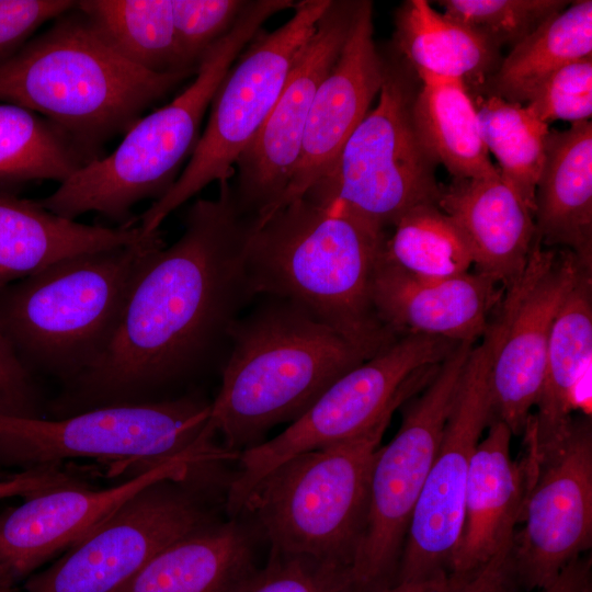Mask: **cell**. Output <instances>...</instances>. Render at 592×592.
<instances>
[{
  "label": "cell",
  "instance_id": "cell-31",
  "mask_svg": "<svg viewBox=\"0 0 592 592\" xmlns=\"http://www.w3.org/2000/svg\"><path fill=\"white\" fill-rule=\"evenodd\" d=\"M78 9L130 64L151 73L195 75L181 62L172 0H81Z\"/></svg>",
  "mask_w": 592,
  "mask_h": 592
},
{
  "label": "cell",
  "instance_id": "cell-20",
  "mask_svg": "<svg viewBox=\"0 0 592 592\" xmlns=\"http://www.w3.org/2000/svg\"><path fill=\"white\" fill-rule=\"evenodd\" d=\"M503 293L496 281L477 272L421 278L391 264L383 253L371 284L375 315L395 334H422L456 343L483 335Z\"/></svg>",
  "mask_w": 592,
  "mask_h": 592
},
{
  "label": "cell",
  "instance_id": "cell-4",
  "mask_svg": "<svg viewBox=\"0 0 592 592\" xmlns=\"http://www.w3.org/2000/svg\"><path fill=\"white\" fill-rule=\"evenodd\" d=\"M189 73H151L124 59L77 5L0 66V102L58 126L92 160Z\"/></svg>",
  "mask_w": 592,
  "mask_h": 592
},
{
  "label": "cell",
  "instance_id": "cell-6",
  "mask_svg": "<svg viewBox=\"0 0 592 592\" xmlns=\"http://www.w3.org/2000/svg\"><path fill=\"white\" fill-rule=\"evenodd\" d=\"M283 9L280 0H248L232 29L205 54L194 80L179 95L140 117L110 155L86 164L36 202L71 220L96 212L119 227L136 224L134 205L157 201L170 190L198 140L223 79L264 22Z\"/></svg>",
  "mask_w": 592,
  "mask_h": 592
},
{
  "label": "cell",
  "instance_id": "cell-40",
  "mask_svg": "<svg viewBox=\"0 0 592 592\" xmlns=\"http://www.w3.org/2000/svg\"><path fill=\"white\" fill-rule=\"evenodd\" d=\"M521 591L511 540L474 573L462 592Z\"/></svg>",
  "mask_w": 592,
  "mask_h": 592
},
{
  "label": "cell",
  "instance_id": "cell-21",
  "mask_svg": "<svg viewBox=\"0 0 592 592\" xmlns=\"http://www.w3.org/2000/svg\"><path fill=\"white\" fill-rule=\"evenodd\" d=\"M512 433L493 419L471 459L464 502V523L451 571L476 572L512 540L527 490L525 462L511 455Z\"/></svg>",
  "mask_w": 592,
  "mask_h": 592
},
{
  "label": "cell",
  "instance_id": "cell-7",
  "mask_svg": "<svg viewBox=\"0 0 592 592\" xmlns=\"http://www.w3.org/2000/svg\"><path fill=\"white\" fill-rule=\"evenodd\" d=\"M396 409L357 435L288 458L254 486L241 512L253 515L271 550L353 568L374 460Z\"/></svg>",
  "mask_w": 592,
  "mask_h": 592
},
{
  "label": "cell",
  "instance_id": "cell-28",
  "mask_svg": "<svg viewBox=\"0 0 592 592\" xmlns=\"http://www.w3.org/2000/svg\"><path fill=\"white\" fill-rule=\"evenodd\" d=\"M395 43L417 72L480 84L499 67V48L425 0L405 1L395 16Z\"/></svg>",
  "mask_w": 592,
  "mask_h": 592
},
{
  "label": "cell",
  "instance_id": "cell-34",
  "mask_svg": "<svg viewBox=\"0 0 592 592\" xmlns=\"http://www.w3.org/2000/svg\"><path fill=\"white\" fill-rule=\"evenodd\" d=\"M444 14L467 25L496 47L514 46L550 16L562 11L563 0H441Z\"/></svg>",
  "mask_w": 592,
  "mask_h": 592
},
{
  "label": "cell",
  "instance_id": "cell-8",
  "mask_svg": "<svg viewBox=\"0 0 592 592\" xmlns=\"http://www.w3.org/2000/svg\"><path fill=\"white\" fill-rule=\"evenodd\" d=\"M210 408V401L185 395L60 419L0 415V467L30 471L66 459L106 458L136 462L141 470L185 460L201 473L240 454L214 443Z\"/></svg>",
  "mask_w": 592,
  "mask_h": 592
},
{
  "label": "cell",
  "instance_id": "cell-3",
  "mask_svg": "<svg viewBox=\"0 0 592 592\" xmlns=\"http://www.w3.org/2000/svg\"><path fill=\"white\" fill-rule=\"evenodd\" d=\"M267 297L231 325L212 401L210 426L239 453L275 425L297 420L339 377L374 355L300 306Z\"/></svg>",
  "mask_w": 592,
  "mask_h": 592
},
{
  "label": "cell",
  "instance_id": "cell-13",
  "mask_svg": "<svg viewBox=\"0 0 592 592\" xmlns=\"http://www.w3.org/2000/svg\"><path fill=\"white\" fill-rule=\"evenodd\" d=\"M501 338L496 314L469 352L435 458L414 505L397 582L451 571L463 523L467 479L481 435L493 420L490 374Z\"/></svg>",
  "mask_w": 592,
  "mask_h": 592
},
{
  "label": "cell",
  "instance_id": "cell-29",
  "mask_svg": "<svg viewBox=\"0 0 592 592\" xmlns=\"http://www.w3.org/2000/svg\"><path fill=\"white\" fill-rule=\"evenodd\" d=\"M587 57H592V1L578 0L512 47L492 75V94L523 104L548 75Z\"/></svg>",
  "mask_w": 592,
  "mask_h": 592
},
{
  "label": "cell",
  "instance_id": "cell-17",
  "mask_svg": "<svg viewBox=\"0 0 592 592\" xmlns=\"http://www.w3.org/2000/svg\"><path fill=\"white\" fill-rule=\"evenodd\" d=\"M357 3L331 1L269 117L236 161L235 201L254 224L276 210L292 180L314 98L342 49Z\"/></svg>",
  "mask_w": 592,
  "mask_h": 592
},
{
  "label": "cell",
  "instance_id": "cell-1",
  "mask_svg": "<svg viewBox=\"0 0 592 592\" xmlns=\"http://www.w3.org/2000/svg\"><path fill=\"white\" fill-rule=\"evenodd\" d=\"M252 224L228 180L196 200L180 238L145 262L104 356L47 403L50 419L167 399L202 374L255 296L244 263Z\"/></svg>",
  "mask_w": 592,
  "mask_h": 592
},
{
  "label": "cell",
  "instance_id": "cell-36",
  "mask_svg": "<svg viewBox=\"0 0 592 592\" xmlns=\"http://www.w3.org/2000/svg\"><path fill=\"white\" fill-rule=\"evenodd\" d=\"M248 0H172L183 69L196 73L205 54L235 25Z\"/></svg>",
  "mask_w": 592,
  "mask_h": 592
},
{
  "label": "cell",
  "instance_id": "cell-11",
  "mask_svg": "<svg viewBox=\"0 0 592 592\" xmlns=\"http://www.w3.org/2000/svg\"><path fill=\"white\" fill-rule=\"evenodd\" d=\"M411 103L402 75L385 64L377 105L304 196L334 204L382 231L417 206L437 204L436 164L418 138Z\"/></svg>",
  "mask_w": 592,
  "mask_h": 592
},
{
  "label": "cell",
  "instance_id": "cell-18",
  "mask_svg": "<svg viewBox=\"0 0 592 592\" xmlns=\"http://www.w3.org/2000/svg\"><path fill=\"white\" fill-rule=\"evenodd\" d=\"M198 475L190 463L173 460L107 488L62 481L27 496L0 513V576L16 587L147 486Z\"/></svg>",
  "mask_w": 592,
  "mask_h": 592
},
{
  "label": "cell",
  "instance_id": "cell-37",
  "mask_svg": "<svg viewBox=\"0 0 592 592\" xmlns=\"http://www.w3.org/2000/svg\"><path fill=\"white\" fill-rule=\"evenodd\" d=\"M526 106L547 125L571 124L592 115V57L572 61L543 79L528 94Z\"/></svg>",
  "mask_w": 592,
  "mask_h": 592
},
{
  "label": "cell",
  "instance_id": "cell-23",
  "mask_svg": "<svg viewBox=\"0 0 592 592\" xmlns=\"http://www.w3.org/2000/svg\"><path fill=\"white\" fill-rule=\"evenodd\" d=\"M534 223L543 246H561L592 270V123L549 130Z\"/></svg>",
  "mask_w": 592,
  "mask_h": 592
},
{
  "label": "cell",
  "instance_id": "cell-5",
  "mask_svg": "<svg viewBox=\"0 0 592 592\" xmlns=\"http://www.w3.org/2000/svg\"><path fill=\"white\" fill-rule=\"evenodd\" d=\"M166 246L160 230L134 243L54 263L0 289V332L35 376L66 385L109 350L134 283Z\"/></svg>",
  "mask_w": 592,
  "mask_h": 592
},
{
  "label": "cell",
  "instance_id": "cell-24",
  "mask_svg": "<svg viewBox=\"0 0 592 592\" xmlns=\"http://www.w3.org/2000/svg\"><path fill=\"white\" fill-rule=\"evenodd\" d=\"M592 270L581 267L556 316L542 390L525 431L526 453L537 457L569 429L592 354Z\"/></svg>",
  "mask_w": 592,
  "mask_h": 592
},
{
  "label": "cell",
  "instance_id": "cell-42",
  "mask_svg": "<svg viewBox=\"0 0 592 592\" xmlns=\"http://www.w3.org/2000/svg\"><path fill=\"white\" fill-rule=\"evenodd\" d=\"M591 559L579 557L566 566L546 588L536 592H591Z\"/></svg>",
  "mask_w": 592,
  "mask_h": 592
},
{
  "label": "cell",
  "instance_id": "cell-25",
  "mask_svg": "<svg viewBox=\"0 0 592 592\" xmlns=\"http://www.w3.org/2000/svg\"><path fill=\"white\" fill-rule=\"evenodd\" d=\"M139 225L103 227L62 218L0 191V289L54 263L139 241Z\"/></svg>",
  "mask_w": 592,
  "mask_h": 592
},
{
  "label": "cell",
  "instance_id": "cell-15",
  "mask_svg": "<svg viewBox=\"0 0 592 592\" xmlns=\"http://www.w3.org/2000/svg\"><path fill=\"white\" fill-rule=\"evenodd\" d=\"M527 490L512 553L521 589L548 587L592 545V428L573 418L537 457L526 455Z\"/></svg>",
  "mask_w": 592,
  "mask_h": 592
},
{
  "label": "cell",
  "instance_id": "cell-14",
  "mask_svg": "<svg viewBox=\"0 0 592 592\" xmlns=\"http://www.w3.org/2000/svg\"><path fill=\"white\" fill-rule=\"evenodd\" d=\"M194 482L164 479L121 504L23 581V592H117L174 542L214 522Z\"/></svg>",
  "mask_w": 592,
  "mask_h": 592
},
{
  "label": "cell",
  "instance_id": "cell-30",
  "mask_svg": "<svg viewBox=\"0 0 592 592\" xmlns=\"http://www.w3.org/2000/svg\"><path fill=\"white\" fill-rule=\"evenodd\" d=\"M93 161L65 132L25 107L0 102V191L53 180L59 184Z\"/></svg>",
  "mask_w": 592,
  "mask_h": 592
},
{
  "label": "cell",
  "instance_id": "cell-19",
  "mask_svg": "<svg viewBox=\"0 0 592 592\" xmlns=\"http://www.w3.org/2000/svg\"><path fill=\"white\" fill-rule=\"evenodd\" d=\"M373 31V4L358 1L342 49L317 89L299 158L276 210L303 197L327 174L379 93L385 62Z\"/></svg>",
  "mask_w": 592,
  "mask_h": 592
},
{
  "label": "cell",
  "instance_id": "cell-33",
  "mask_svg": "<svg viewBox=\"0 0 592 592\" xmlns=\"http://www.w3.org/2000/svg\"><path fill=\"white\" fill-rule=\"evenodd\" d=\"M394 228L383 257L409 274L443 280L465 274L474 265L467 238L437 204L410 209Z\"/></svg>",
  "mask_w": 592,
  "mask_h": 592
},
{
  "label": "cell",
  "instance_id": "cell-44",
  "mask_svg": "<svg viewBox=\"0 0 592 592\" xmlns=\"http://www.w3.org/2000/svg\"><path fill=\"white\" fill-rule=\"evenodd\" d=\"M16 587L0 576V592H15Z\"/></svg>",
  "mask_w": 592,
  "mask_h": 592
},
{
  "label": "cell",
  "instance_id": "cell-38",
  "mask_svg": "<svg viewBox=\"0 0 592 592\" xmlns=\"http://www.w3.org/2000/svg\"><path fill=\"white\" fill-rule=\"evenodd\" d=\"M72 0H0V66L11 59L44 23L73 9Z\"/></svg>",
  "mask_w": 592,
  "mask_h": 592
},
{
  "label": "cell",
  "instance_id": "cell-32",
  "mask_svg": "<svg viewBox=\"0 0 592 592\" xmlns=\"http://www.w3.org/2000/svg\"><path fill=\"white\" fill-rule=\"evenodd\" d=\"M474 103L481 137L499 163L501 179L534 215L548 125L526 105L496 94L478 96Z\"/></svg>",
  "mask_w": 592,
  "mask_h": 592
},
{
  "label": "cell",
  "instance_id": "cell-2",
  "mask_svg": "<svg viewBox=\"0 0 592 592\" xmlns=\"http://www.w3.org/2000/svg\"><path fill=\"white\" fill-rule=\"evenodd\" d=\"M385 231L306 196L252 224L246 272L254 295L287 299L354 344L377 353L399 335L371 301Z\"/></svg>",
  "mask_w": 592,
  "mask_h": 592
},
{
  "label": "cell",
  "instance_id": "cell-10",
  "mask_svg": "<svg viewBox=\"0 0 592 592\" xmlns=\"http://www.w3.org/2000/svg\"><path fill=\"white\" fill-rule=\"evenodd\" d=\"M332 0H303L274 31L259 32L231 66L210 103L208 122L170 190L137 218L145 234L208 184L229 180L237 159L278 100L293 66Z\"/></svg>",
  "mask_w": 592,
  "mask_h": 592
},
{
  "label": "cell",
  "instance_id": "cell-22",
  "mask_svg": "<svg viewBox=\"0 0 592 592\" xmlns=\"http://www.w3.org/2000/svg\"><path fill=\"white\" fill-rule=\"evenodd\" d=\"M439 207L467 238L476 272L506 288L524 270L536 239L533 214L500 173L453 179Z\"/></svg>",
  "mask_w": 592,
  "mask_h": 592
},
{
  "label": "cell",
  "instance_id": "cell-9",
  "mask_svg": "<svg viewBox=\"0 0 592 592\" xmlns=\"http://www.w3.org/2000/svg\"><path fill=\"white\" fill-rule=\"evenodd\" d=\"M458 343L422 334L399 335L339 377L275 437L240 452L226 508L236 515L254 486L288 458L348 440L400 408L433 377Z\"/></svg>",
  "mask_w": 592,
  "mask_h": 592
},
{
  "label": "cell",
  "instance_id": "cell-41",
  "mask_svg": "<svg viewBox=\"0 0 592 592\" xmlns=\"http://www.w3.org/2000/svg\"><path fill=\"white\" fill-rule=\"evenodd\" d=\"M474 573L443 571L423 580L397 582L379 592H462Z\"/></svg>",
  "mask_w": 592,
  "mask_h": 592
},
{
  "label": "cell",
  "instance_id": "cell-12",
  "mask_svg": "<svg viewBox=\"0 0 592 592\" xmlns=\"http://www.w3.org/2000/svg\"><path fill=\"white\" fill-rule=\"evenodd\" d=\"M474 344L464 341L453 349L421 394L405 402L396 435L377 451L367 527L352 568L360 592H379L396 583L409 522Z\"/></svg>",
  "mask_w": 592,
  "mask_h": 592
},
{
  "label": "cell",
  "instance_id": "cell-26",
  "mask_svg": "<svg viewBox=\"0 0 592 592\" xmlns=\"http://www.w3.org/2000/svg\"><path fill=\"white\" fill-rule=\"evenodd\" d=\"M255 570L248 531L212 522L166 547L117 592H237Z\"/></svg>",
  "mask_w": 592,
  "mask_h": 592
},
{
  "label": "cell",
  "instance_id": "cell-35",
  "mask_svg": "<svg viewBox=\"0 0 592 592\" xmlns=\"http://www.w3.org/2000/svg\"><path fill=\"white\" fill-rule=\"evenodd\" d=\"M237 592H360L352 567L271 550Z\"/></svg>",
  "mask_w": 592,
  "mask_h": 592
},
{
  "label": "cell",
  "instance_id": "cell-27",
  "mask_svg": "<svg viewBox=\"0 0 592 592\" xmlns=\"http://www.w3.org/2000/svg\"><path fill=\"white\" fill-rule=\"evenodd\" d=\"M417 73L422 87L412 100L411 117L428 156L453 179L499 174L481 137L469 89L457 79Z\"/></svg>",
  "mask_w": 592,
  "mask_h": 592
},
{
  "label": "cell",
  "instance_id": "cell-43",
  "mask_svg": "<svg viewBox=\"0 0 592 592\" xmlns=\"http://www.w3.org/2000/svg\"><path fill=\"white\" fill-rule=\"evenodd\" d=\"M42 487L41 476L33 471H23L9 479L0 477V498L15 494L29 496Z\"/></svg>",
  "mask_w": 592,
  "mask_h": 592
},
{
  "label": "cell",
  "instance_id": "cell-16",
  "mask_svg": "<svg viewBox=\"0 0 592 592\" xmlns=\"http://www.w3.org/2000/svg\"><path fill=\"white\" fill-rule=\"evenodd\" d=\"M581 267L571 251L546 249L536 238L524 270L504 288L490 392L493 419L512 435L524 433L537 403L551 329Z\"/></svg>",
  "mask_w": 592,
  "mask_h": 592
},
{
  "label": "cell",
  "instance_id": "cell-39",
  "mask_svg": "<svg viewBox=\"0 0 592 592\" xmlns=\"http://www.w3.org/2000/svg\"><path fill=\"white\" fill-rule=\"evenodd\" d=\"M47 402L36 376L21 362L0 332V415L45 418Z\"/></svg>",
  "mask_w": 592,
  "mask_h": 592
}]
</instances>
